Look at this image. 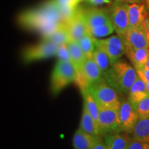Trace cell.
I'll return each mask as SVG.
<instances>
[{
	"label": "cell",
	"instance_id": "6da1fadb",
	"mask_svg": "<svg viewBox=\"0 0 149 149\" xmlns=\"http://www.w3.org/2000/svg\"><path fill=\"white\" fill-rule=\"evenodd\" d=\"M19 23L25 29L40 33L43 37L55 31L64 21L57 3L49 0L38 8L20 15Z\"/></svg>",
	"mask_w": 149,
	"mask_h": 149
},
{
	"label": "cell",
	"instance_id": "7a4b0ae2",
	"mask_svg": "<svg viewBox=\"0 0 149 149\" xmlns=\"http://www.w3.org/2000/svg\"><path fill=\"white\" fill-rule=\"evenodd\" d=\"M137 76L133 66L125 61L118 60L112 65L103 77L117 93L128 95Z\"/></svg>",
	"mask_w": 149,
	"mask_h": 149
},
{
	"label": "cell",
	"instance_id": "3957f363",
	"mask_svg": "<svg viewBox=\"0 0 149 149\" xmlns=\"http://www.w3.org/2000/svg\"><path fill=\"white\" fill-rule=\"evenodd\" d=\"M77 68L71 61L58 59L51 77V91L53 95L60 93L77 77Z\"/></svg>",
	"mask_w": 149,
	"mask_h": 149
},
{
	"label": "cell",
	"instance_id": "277c9868",
	"mask_svg": "<svg viewBox=\"0 0 149 149\" xmlns=\"http://www.w3.org/2000/svg\"><path fill=\"white\" fill-rule=\"evenodd\" d=\"M88 91L100 109L118 110L121 102L117 92L102 77L100 81L88 86Z\"/></svg>",
	"mask_w": 149,
	"mask_h": 149
},
{
	"label": "cell",
	"instance_id": "5b68a950",
	"mask_svg": "<svg viewBox=\"0 0 149 149\" xmlns=\"http://www.w3.org/2000/svg\"><path fill=\"white\" fill-rule=\"evenodd\" d=\"M107 12L115 31L119 36L123 38L129 30L128 3L115 0L113 4Z\"/></svg>",
	"mask_w": 149,
	"mask_h": 149
},
{
	"label": "cell",
	"instance_id": "8992f818",
	"mask_svg": "<svg viewBox=\"0 0 149 149\" xmlns=\"http://www.w3.org/2000/svg\"><path fill=\"white\" fill-rule=\"evenodd\" d=\"M58 45L54 43L42 40L35 45L26 48L22 52V60L24 63L42 60L56 56Z\"/></svg>",
	"mask_w": 149,
	"mask_h": 149
},
{
	"label": "cell",
	"instance_id": "52a82bcc",
	"mask_svg": "<svg viewBox=\"0 0 149 149\" xmlns=\"http://www.w3.org/2000/svg\"><path fill=\"white\" fill-rule=\"evenodd\" d=\"M95 46L109 56L112 65L120 60L126 52L125 43L119 35H113L107 39L95 38Z\"/></svg>",
	"mask_w": 149,
	"mask_h": 149
},
{
	"label": "cell",
	"instance_id": "ba28073f",
	"mask_svg": "<svg viewBox=\"0 0 149 149\" xmlns=\"http://www.w3.org/2000/svg\"><path fill=\"white\" fill-rule=\"evenodd\" d=\"M97 123L100 134L104 137L123 132L120 126L118 110L100 108Z\"/></svg>",
	"mask_w": 149,
	"mask_h": 149
},
{
	"label": "cell",
	"instance_id": "9c48e42d",
	"mask_svg": "<svg viewBox=\"0 0 149 149\" xmlns=\"http://www.w3.org/2000/svg\"><path fill=\"white\" fill-rule=\"evenodd\" d=\"M118 115L122 131L128 134L131 133L139 119V115L133 104L128 100L122 101L118 109Z\"/></svg>",
	"mask_w": 149,
	"mask_h": 149
},
{
	"label": "cell",
	"instance_id": "30bf717a",
	"mask_svg": "<svg viewBox=\"0 0 149 149\" xmlns=\"http://www.w3.org/2000/svg\"><path fill=\"white\" fill-rule=\"evenodd\" d=\"M126 49L149 48V40L145 25L129 29L123 37Z\"/></svg>",
	"mask_w": 149,
	"mask_h": 149
},
{
	"label": "cell",
	"instance_id": "8fae6325",
	"mask_svg": "<svg viewBox=\"0 0 149 149\" xmlns=\"http://www.w3.org/2000/svg\"><path fill=\"white\" fill-rule=\"evenodd\" d=\"M65 24L72 40L78 41L87 33H89L84 18L83 9L81 8H76L72 17Z\"/></svg>",
	"mask_w": 149,
	"mask_h": 149
},
{
	"label": "cell",
	"instance_id": "7c38bea8",
	"mask_svg": "<svg viewBox=\"0 0 149 149\" xmlns=\"http://www.w3.org/2000/svg\"><path fill=\"white\" fill-rule=\"evenodd\" d=\"M128 13L129 19V29L144 25L145 20L148 17L146 2L128 3Z\"/></svg>",
	"mask_w": 149,
	"mask_h": 149
},
{
	"label": "cell",
	"instance_id": "4fadbf2b",
	"mask_svg": "<svg viewBox=\"0 0 149 149\" xmlns=\"http://www.w3.org/2000/svg\"><path fill=\"white\" fill-rule=\"evenodd\" d=\"M83 15L88 31L111 22L108 12L102 9L95 8L83 9Z\"/></svg>",
	"mask_w": 149,
	"mask_h": 149
},
{
	"label": "cell",
	"instance_id": "5bb4252c",
	"mask_svg": "<svg viewBox=\"0 0 149 149\" xmlns=\"http://www.w3.org/2000/svg\"><path fill=\"white\" fill-rule=\"evenodd\" d=\"M77 70L81 72L90 86L102 79V72L93 58H86Z\"/></svg>",
	"mask_w": 149,
	"mask_h": 149
},
{
	"label": "cell",
	"instance_id": "9a60e30c",
	"mask_svg": "<svg viewBox=\"0 0 149 149\" xmlns=\"http://www.w3.org/2000/svg\"><path fill=\"white\" fill-rule=\"evenodd\" d=\"M101 139L102 136L90 135L79 128L72 137V146L74 149H93Z\"/></svg>",
	"mask_w": 149,
	"mask_h": 149
},
{
	"label": "cell",
	"instance_id": "2e32d148",
	"mask_svg": "<svg viewBox=\"0 0 149 149\" xmlns=\"http://www.w3.org/2000/svg\"><path fill=\"white\" fill-rule=\"evenodd\" d=\"M126 55L132 63L135 70L142 69L145 67L149 57V48L138 49H126Z\"/></svg>",
	"mask_w": 149,
	"mask_h": 149
},
{
	"label": "cell",
	"instance_id": "e0dca14e",
	"mask_svg": "<svg viewBox=\"0 0 149 149\" xmlns=\"http://www.w3.org/2000/svg\"><path fill=\"white\" fill-rule=\"evenodd\" d=\"M148 95L149 94L146 90V83L139 76H137V79L130 87L128 93V100L134 105Z\"/></svg>",
	"mask_w": 149,
	"mask_h": 149
},
{
	"label": "cell",
	"instance_id": "ac0fdd59",
	"mask_svg": "<svg viewBox=\"0 0 149 149\" xmlns=\"http://www.w3.org/2000/svg\"><path fill=\"white\" fill-rule=\"evenodd\" d=\"M130 137L124 132L104 136V142L108 149H127Z\"/></svg>",
	"mask_w": 149,
	"mask_h": 149
},
{
	"label": "cell",
	"instance_id": "d6986e66",
	"mask_svg": "<svg viewBox=\"0 0 149 149\" xmlns=\"http://www.w3.org/2000/svg\"><path fill=\"white\" fill-rule=\"evenodd\" d=\"M79 128L84 131L85 133L95 136H102L99 129L98 123L91 116L86 108L84 107L81 115V122H80Z\"/></svg>",
	"mask_w": 149,
	"mask_h": 149
},
{
	"label": "cell",
	"instance_id": "ffe728a7",
	"mask_svg": "<svg viewBox=\"0 0 149 149\" xmlns=\"http://www.w3.org/2000/svg\"><path fill=\"white\" fill-rule=\"evenodd\" d=\"M42 40L49 41L59 46L61 44H68L71 40V38L67 29L66 24L64 22L51 34L43 37Z\"/></svg>",
	"mask_w": 149,
	"mask_h": 149
},
{
	"label": "cell",
	"instance_id": "44dd1931",
	"mask_svg": "<svg viewBox=\"0 0 149 149\" xmlns=\"http://www.w3.org/2000/svg\"><path fill=\"white\" fill-rule=\"evenodd\" d=\"M131 134L133 138L149 143V117H139Z\"/></svg>",
	"mask_w": 149,
	"mask_h": 149
},
{
	"label": "cell",
	"instance_id": "7402d4cb",
	"mask_svg": "<svg viewBox=\"0 0 149 149\" xmlns=\"http://www.w3.org/2000/svg\"><path fill=\"white\" fill-rule=\"evenodd\" d=\"M67 46L69 50L72 62L73 63L76 68H78L86 59L84 53L77 41L71 40L67 44Z\"/></svg>",
	"mask_w": 149,
	"mask_h": 149
},
{
	"label": "cell",
	"instance_id": "603a6c76",
	"mask_svg": "<svg viewBox=\"0 0 149 149\" xmlns=\"http://www.w3.org/2000/svg\"><path fill=\"white\" fill-rule=\"evenodd\" d=\"M81 93L84 99V107L88 110L91 116L97 122L99 114H100V108L98 107V104L89 92L88 88L81 91Z\"/></svg>",
	"mask_w": 149,
	"mask_h": 149
},
{
	"label": "cell",
	"instance_id": "cb8c5ba5",
	"mask_svg": "<svg viewBox=\"0 0 149 149\" xmlns=\"http://www.w3.org/2000/svg\"><path fill=\"white\" fill-rule=\"evenodd\" d=\"M93 59L97 64L99 68H100L103 76L111 68L112 64L109 56L100 48H96L95 49L94 52H93Z\"/></svg>",
	"mask_w": 149,
	"mask_h": 149
},
{
	"label": "cell",
	"instance_id": "d4e9b609",
	"mask_svg": "<svg viewBox=\"0 0 149 149\" xmlns=\"http://www.w3.org/2000/svg\"><path fill=\"white\" fill-rule=\"evenodd\" d=\"M80 47L81 48L86 57L88 59L93 58V52L95 46V37L92 36L90 33H87L77 41Z\"/></svg>",
	"mask_w": 149,
	"mask_h": 149
},
{
	"label": "cell",
	"instance_id": "484cf974",
	"mask_svg": "<svg viewBox=\"0 0 149 149\" xmlns=\"http://www.w3.org/2000/svg\"><path fill=\"white\" fill-rule=\"evenodd\" d=\"M115 31L113 24L111 22L107 23L104 25L100 26L94 29L89 30L88 33L94 37H106L113 33Z\"/></svg>",
	"mask_w": 149,
	"mask_h": 149
},
{
	"label": "cell",
	"instance_id": "4316f807",
	"mask_svg": "<svg viewBox=\"0 0 149 149\" xmlns=\"http://www.w3.org/2000/svg\"><path fill=\"white\" fill-rule=\"evenodd\" d=\"M133 107L137 111L139 117H149V95L138 103L134 104Z\"/></svg>",
	"mask_w": 149,
	"mask_h": 149
},
{
	"label": "cell",
	"instance_id": "83f0119b",
	"mask_svg": "<svg viewBox=\"0 0 149 149\" xmlns=\"http://www.w3.org/2000/svg\"><path fill=\"white\" fill-rule=\"evenodd\" d=\"M56 56L58 57L59 59H61V60L68 61L72 62L71 57H70V54L69 50L68 48V46H67V44H61V45L58 46Z\"/></svg>",
	"mask_w": 149,
	"mask_h": 149
},
{
	"label": "cell",
	"instance_id": "f1b7e54d",
	"mask_svg": "<svg viewBox=\"0 0 149 149\" xmlns=\"http://www.w3.org/2000/svg\"><path fill=\"white\" fill-rule=\"evenodd\" d=\"M127 149H149V143L131 137L129 139Z\"/></svg>",
	"mask_w": 149,
	"mask_h": 149
},
{
	"label": "cell",
	"instance_id": "f546056e",
	"mask_svg": "<svg viewBox=\"0 0 149 149\" xmlns=\"http://www.w3.org/2000/svg\"><path fill=\"white\" fill-rule=\"evenodd\" d=\"M55 1L59 5L66 6L72 8H76L79 4L78 0H55Z\"/></svg>",
	"mask_w": 149,
	"mask_h": 149
},
{
	"label": "cell",
	"instance_id": "4dcf8cb0",
	"mask_svg": "<svg viewBox=\"0 0 149 149\" xmlns=\"http://www.w3.org/2000/svg\"><path fill=\"white\" fill-rule=\"evenodd\" d=\"M137 75L141 78L145 83H149V69L146 68L142 69L136 70Z\"/></svg>",
	"mask_w": 149,
	"mask_h": 149
},
{
	"label": "cell",
	"instance_id": "1f68e13d",
	"mask_svg": "<svg viewBox=\"0 0 149 149\" xmlns=\"http://www.w3.org/2000/svg\"><path fill=\"white\" fill-rule=\"evenodd\" d=\"M93 5H102L104 3H110L111 2V0H87Z\"/></svg>",
	"mask_w": 149,
	"mask_h": 149
},
{
	"label": "cell",
	"instance_id": "d6a6232c",
	"mask_svg": "<svg viewBox=\"0 0 149 149\" xmlns=\"http://www.w3.org/2000/svg\"><path fill=\"white\" fill-rule=\"evenodd\" d=\"M93 149H108V147L107 145H106L104 141H103L102 139H101L95 145V146L93 147Z\"/></svg>",
	"mask_w": 149,
	"mask_h": 149
},
{
	"label": "cell",
	"instance_id": "836d02e7",
	"mask_svg": "<svg viewBox=\"0 0 149 149\" xmlns=\"http://www.w3.org/2000/svg\"><path fill=\"white\" fill-rule=\"evenodd\" d=\"M121 2L126 3H143L146 1V0H117Z\"/></svg>",
	"mask_w": 149,
	"mask_h": 149
},
{
	"label": "cell",
	"instance_id": "e575fe53",
	"mask_svg": "<svg viewBox=\"0 0 149 149\" xmlns=\"http://www.w3.org/2000/svg\"><path fill=\"white\" fill-rule=\"evenodd\" d=\"M144 25H145V28H146L147 35H148V40H149V19L148 18V17H147L146 20H145Z\"/></svg>",
	"mask_w": 149,
	"mask_h": 149
},
{
	"label": "cell",
	"instance_id": "d590c367",
	"mask_svg": "<svg viewBox=\"0 0 149 149\" xmlns=\"http://www.w3.org/2000/svg\"><path fill=\"white\" fill-rule=\"evenodd\" d=\"M144 68H148V69H149V57H148V60H147V61H146V65H145V67H144Z\"/></svg>",
	"mask_w": 149,
	"mask_h": 149
},
{
	"label": "cell",
	"instance_id": "8d00e7d4",
	"mask_svg": "<svg viewBox=\"0 0 149 149\" xmlns=\"http://www.w3.org/2000/svg\"><path fill=\"white\" fill-rule=\"evenodd\" d=\"M146 90L148 91L149 94V83H146Z\"/></svg>",
	"mask_w": 149,
	"mask_h": 149
},
{
	"label": "cell",
	"instance_id": "74e56055",
	"mask_svg": "<svg viewBox=\"0 0 149 149\" xmlns=\"http://www.w3.org/2000/svg\"><path fill=\"white\" fill-rule=\"evenodd\" d=\"M147 8H148V18L149 19V3H147Z\"/></svg>",
	"mask_w": 149,
	"mask_h": 149
},
{
	"label": "cell",
	"instance_id": "f35d334b",
	"mask_svg": "<svg viewBox=\"0 0 149 149\" xmlns=\"http://www.w3.org/2000/svg\"><path fill=\"white\" fill-rule=\"evenodd\" d=\"M146 3H149V0H146Z\"/></svg>",
	"mask_w": 149,
	"mask_h": 149
},
{
	"label": "cell",
	"instance_id": "ab89813d",
	"mask_svg": "<svg viewBox=\"0 0 149 149\" xmlns=\"http://www.w3.org/2000/svg\"><path fill=\"white\" fill-rule=\"evenodd\" d=\"M78 1H79V3H80V1H83V0H78Z\"/></svg>",
	"mask_w": 149,
	"mask_h": 149
}]
</instances>
